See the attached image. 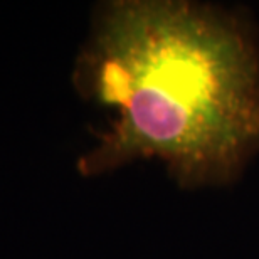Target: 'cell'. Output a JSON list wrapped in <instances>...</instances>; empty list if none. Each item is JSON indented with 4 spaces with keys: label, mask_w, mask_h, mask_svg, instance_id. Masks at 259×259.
Listing matches in <instances>:
<instances>
[{
    "label": "cell",
    "mask_w": 259,
    "mask_h": 259,
    "mask_svg": "<svg viewBox=\"0 0 259 259\" xmlns=\"http://www.w3.org/2000/svg\"><path fill=\"white\" fill-rule=\"evenodd\" d=\"M79 79L115 115L100 147L82 158L84 174L140 157L187 170L224 167L259 140L249 49L192 5L110 4L82 56Z\"/></svg>",
    "instance_id": "obj_1"
}]
</instances>
